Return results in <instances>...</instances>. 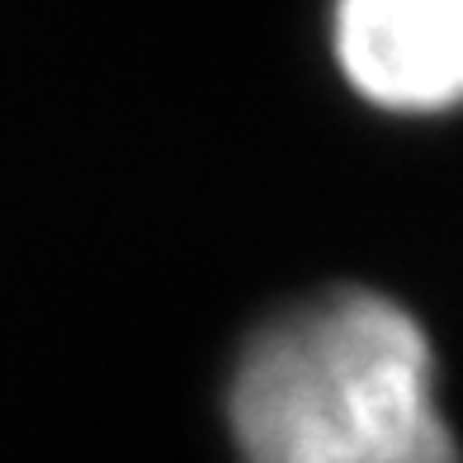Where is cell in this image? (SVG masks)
Wrapping results in <instances>:
<instances>
[{
	"label": "cell",
	"instance_id": "cell-1",
	"mask_svg": "<svg viewBox=\"0 0 463 463\" xmlns=\"http://www.w3.org/2000/svg\"><path fill=\"white\" fill-rule=\"evenodd\" d=\"M227 420L241 463H458L426 331L369 288L288 303L250 331Z\"/></svg>",
	"mask_w": 463,
	"mask_h": 463
},
{
	"label": "cell",
	"instance_id": "cell-2",
	"mask_svg": "<svg viewBox=\"0 0 463 463\" xmlns=\"http://www.w3.org/2000/svg\"><path fill=\"white\" fill-rule=\"evenodd\" d=\"M341 71L397 114H439L463 86V0H335Z\"/></svg>",
	"mask_w": 463,
	"mask_h": 463
}]
</instances>
